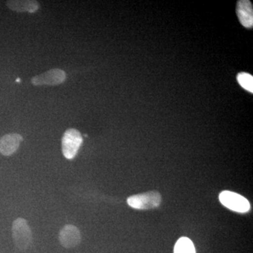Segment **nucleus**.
<instances>
[{
    "label": "nucleus",
    "instance_id": "nucleus-1",
    "mask_svg": "<svg viewBox=\"0 0 253 253\" xmlns=\"http://www.w3.org/2000/svg\"><path fill=\"white\" fill-rule=\"evenodd\" d=\"M12 236L16 247L21 251H26L32 244V232L27 221L18 218L13 222Z\"/></svg>",
    "mask_w": 253,
    "mask_h": 253
},
{
    "label": "nucleus",
    "instance_id": "nucleus-2",
    "mask_svg": "<svg viewBox=\"0 0 253 253\" xmlns=\"http://www.w3.org/2000/svg\"><path fill=\"white\" fill-rule=\"evenodd\" d=\"M83 141L81 133L78 129L70 128L65 131L62 137V152L65 158L71 160L76 157Z\"/></svg>",
    "mask_w": 253,
    "mask_h": 253
},
{
    "label": "nucleus",
    "instance_id": "nucleus-3",
    "mask_svg": "<svg viewBox=\"0 0 253 253\" xmlns=\"http://www.w3.org/2000/svg\"><path fill=\"white\" fill-rule=\"evenodd\" d=\"M161 203V196L157 191H149L144 194L134 195L127 199L130 207L138 210L154 209Z\"/></svg>",
    "mask_w": 253,
    "mask_h": 253
},
{
    "label": "nucleus",
    "instance_id": "nucleus-4",
    "mask_svg": "<svg viewBox=\"0 0 253 253\" xmlns=\"http://www.w3.org/2000/svg\"><path fill=\"white\" fill-rule=\"evenodd\" d=\"M219 199L223 206L234 212H248L251 209L249 201L236 193L229 191H222L219 194Z\"/></svg>",
    "mask_w": 253,
    "mask_h": 253
},
{
    "label": "nucleus",
    "instance_id": "nucleus-5",
    "mask_svg": "<svg viewBox=\"0 0 253 253\" xmlns=\"http://www.w3.org/2000/svg\"><path fill=\"white\" fill-rule=\"evenodd\" d=\"M66 79V73L64 71L54 68L32 78L31 83L35 86H54L64 83Z\"/></svg>",
    "mask_w": 253,
    "mask_h": 253
},
{
    "label": "nucleus",
    "instance_id": "nucleus-6",
    "mask_svg": "<svg viewBox=\"0 0 253 253\" xmlns=\"http://www.w3.org/2000/svg\"><path fill=\"white\" fill-rule=\"evenodd\" d=\"M59 239L63 247L72 249L81 244L82 236L81 231L72 224L63 226L60 231Z\"/></svg>",
    "mask_w": 253,
    "mask_h": 253
},
{
    "label": "nucleus",
    "instance_id": "nucleus-7",
    "mask_svg": "<svg viewBox=\"0 0 253 253\" xmlns=\"http://www.w3.org/2000/svg\"><path fill=\"white\" fill-rule=\"evenodd\" d=\"M23 137L17 133L5 134L0 139V154L10 156L14 154L19 148Z\"/></svg>",
    "mask_w": 253,
    "mask_h": 253
},
{
    "label": "nucleus",
    "instance_id": "nucleus-8",
    "mask_svg": "<svg viewBox=\"0 0 253 253\" xmlns=\"http://www.w3.org/2000/svg\"><path fill=\"white\" fill-rule=\"evenodd\" d=\"M238 17L244 27L252 28L253 26V9L252 3L248 0L238 1L236 8Z\"/></svg>",
    "mask_w": 253,
    "mask_h": 253
},
{
    "label": "nucleus",
    "instance_id": "nucleus-9",
    "mask_svg": "<svg viewBox=\"0 0 253 253\" xmlns=\"http://www.w3.org/2000/svg\"><path fill=\"white\" fill-rule=\"evenodd\" d=\"M6 6L9 9L16 12H36L40 8V4L38 1L33 0H11L6 1Z\"/></svg>",
    "mask_w": 253,
    "mask_h": 253
},
{
    "label": "nucleus",
    "instance_id": "nucleus-10",
    "mask_svg": "<svg viewBox=\"0 0 253 253\" xmlns=\"http://www.w3.org/2000/svg\"><path fill=\"white\" fill-rule=\"evenodd\" d=\"M174 253H196L192 241L186 237L178 240L174 246Z\"/></svg>",
    "mask_w": 253,
    "mask_h": 253
},
{
    "label": "nucleus",
    "instance_id": "nucleus-11",
    "mask_svg": "<svg viewBox=\"0 0 253 253\" xmlns=\"http://www.w3.org/2000/svg\"><path fill=\"white\" fill-rule=\"evenodd\" d=\"M238 82L240 85L244 89L253 92V77L251 74L247 73H241L237 76Z\"/></svg>",
    "mask_w": 253,
    "mask_h": 253
},
{
    "label": "nucleus",
    "instance_id": "nucleus-12",
    "mask_svg": "<svg viewBox=\"0 0 253 253\" xmlns=\"http://www.w3.org/2000/svg\"><path fill=\"white\" fill-rule=\"evenodd\" d=\"M16 81H17V82H18V83H19L20 79H17V80H16Z\"/></svg>",
    "mask_w": 253,
    "mask_h": 253
}]
</instances>
